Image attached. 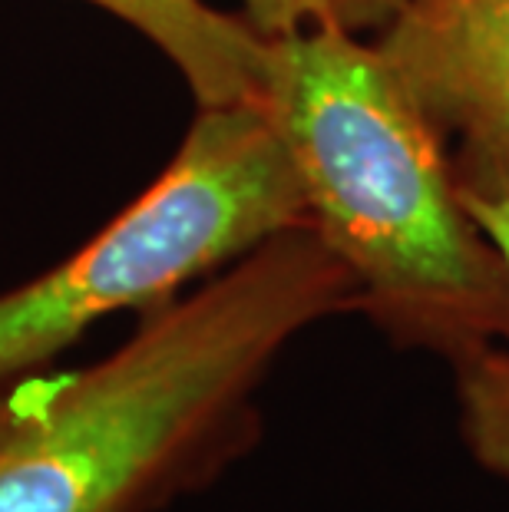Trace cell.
Returning <instances> with one entry per match:
<instances>
[{
    "label": "cell",
    "mask_w": 509,
    "mask_h": 512,
    "mask_svg": "<svg viewBox=\"0 0 509 512\" xmlns=\"http://www.w3.org/2000/svg\"><path fill=\"white\" fill-rule=\"evenodd\" d=\"M357 314L311 225L288 228L139 318L110 357L0 390V512H166L262 440V403L301 334Z\"/></svg>",
    "instance_id": "6da1fadb"
},
{
    "label": "cell",
    "mask_w": 509,
    "mask_h": 512,
    "mask_svg": "<svg viewBox=\"0 0 509 512\" xmlns=\"http://www.w3.org/2000/svg\"><path fill=\"white\" fill-rule=\"evenodd\" d=\"M262 103L308 225L344 261L357 314L447 367L509 344V265L463 205L447 143L374 40L308 27L268 40Z\"/></svg>",
    "instance_id": "7a4b0ae2"
},
{
    "label": "cell",
    "mask_w": 509,
    "mask_h": 512,
    "mask_svg": "<svg viewBox=\"0 0 509 512\" xmlns=\"http://www.w3.org/2000/svg\"><path fill=\"white\" fill-rule=\"evenodd\" d=\"M308 225L262 100L199 106L176 156L90 242L0 291V390L43 374L113 314H149L268 238Z\"/></svg>",
    "instance_id": "3957f363"
},
{
    "label": "cell",
    "mask_w": 509,
    "mask_h": 512,
    "mask_svg": "<svg viewBox=\"0 0 509 512\" xmlns=\"http://www.w3.org/2000/svg\"><path fill=\"white\" fill-rule=\"evenodd\" d=\"M374 43L440 129L460 189L509 195V0H404Z\"/></svg>",
    "instance_id": "277c9868"
},
{
    "label": "cell",
    "mask_w": 509,
    "mask_h": 512,
    "mask_svg": "<svg viewBox=\"0 0 509 512\" xmlns=\"http://www.w3.org/2000/svg\"><path fill=\"white\" fill-rule=\"evenodd\" d=\"M143 34L166 57L199 106L262 100L268 40L209 0H86Z\"/></svg>",
    "instance_id": "5b68a950"
},
{
    "label": "cell",
    "mask_w": 509,
    "mask_h": 512,
    "mask_svg": "<svg viewBox=\"0 0 509 512\" xmlns=\"http://www.w3.org/2000/svg\"><path fill=\"white\" fill-rule=\"evenodd\" d=\"M463 205L509 265V195L463 192ZM457 430L470 460L496 483L509 486V344L486 347L450 367Z\"/></svg>",
    "instance_id": "8992f818"
},
{
    "label": "cell",
    "mask_w": 509,
    "mask_h": 512,
    "mask_svg": "<svg viewBox=\"0 0 509 512\" xmlns=\"http://www.w3.org/2000/svg\"><path fill=\"white\" fill-rule=\"evenodd\" d=\"M245 24L265 40L298 34L308 27H328V0H238Z\"/></svg>",
    "instance_id": "52a82bcc"
},
{
    "label": "cell",
    "mask_w": 509,
    "mask_h": 512,
    "mask_svg": "<svg viewBox=\"0 0 509 512\" xmlns=\"http://www.w3.org/2000/svg\"><path fill=\"white\" fill-rule=\"evenodd\" d=\"M404 0H328V27H341L348 34H377L391 20Z\"/></svg>",
    "instance_id": "ba28073f"
}]
</instances>
